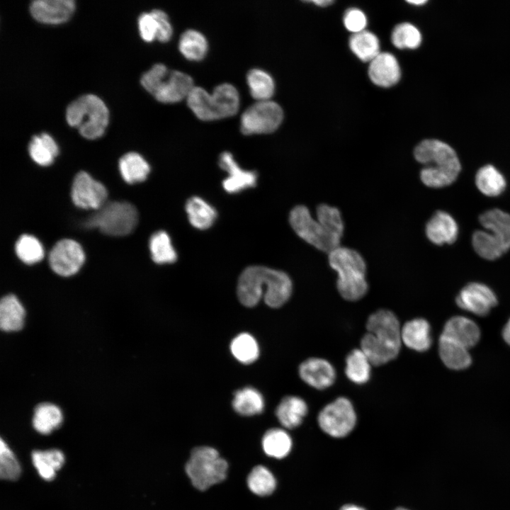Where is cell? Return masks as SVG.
Returning <instances> with one entry per match:
<instances>
[{
    "instance_id": "6da1fadb",
    "label": "cell",
    "mask_w": 510,
    "mask_h": 510,
    "mask_svg": "<svg viewBox=\"0 0 510 510\" xmlns=\"http://www.w3.org/2000/svg\"><path fill=\"white\" fill-rule=\"evenodd\" d=\"M293 283L283 271L261 266H252L241 273L237 284V297L246 307L257 305L261 297L273 308L283 306L290 298Z\"/></svg>"
},
{
    "instance_id": "7a4b0ae2",
    "label": "cell",
    "mask_w": 510,
    "mask_h": 510,
    "mask_svg": "<svg viewBox=\"0 0 510 510\" xmlns=\"http://www.w3.org/2000/svg\"><path fill=\"white\" fill-rule=\"evenodd\" d=\"M366 332L360 348L373 366H380L395 359L402 346L400 322L391 310L380 309L369 315Z\"/></svg>"
},
{
    "instance_id": "3957f363",
    "label": "cell",
    "mask_w": 510,
    "mask_h": 510,
    "mask_svg": "<svg viewBox=\"0 0 510 510\" xmlns=\"http://www.w3.org/2000/svg\"><path fill=\"white\" fill-rule=\"evenodd\" d=\"M417 162L426 165L420 172L421 181L431 188H443L453 183L461 170L455 150L438 140L428 139L414 149Z\"/></svg>"
},
{
    "instance_id": "277c9868",
    "label": "cell",
    "mask_w": 510,
    "mask_h": 510,
    "mask_svg": "<svg viewBox=\"0 0 510 510\" xmlns=\"http://www.w3.org/2000/svg\"><path fill=\"white\" fill-rule=\"evenodd\" d=\"M330 266L337 272L336 288L340 295L348 301H357L368 292L366 265L356 251L339 246L329 254Z\"/></svg>"
},
{
    "instance_id": "5b68a950",
    "label": "cell",
    "mask_w": 510,
    "mask_h": 510,
    "mask_svg": "<svg viewBox=\"0 0 510 510\" xmlns=\"http://www.w3.org/2000/svg\"><path fill=\"white\" fill-rule=\"evenodd\" d=\"M186 99L188 107L202 120L232 116L239 106L237 89L227 83L217 86L212 94L202 87L194 86Z\"/></svg>"
},
{
    "instance_id": "8992f818",
    "label": "cell",
    "mask_w": 510,
    "mask_h": 510,
    "mask_svg": "<svg viewBox=\"0 0 510 510\" xmlns=\"http://www.w3.org/2000/svg\"><path fill=\"white\" fill-rule=\"evenodd\" d=\"M142 86L157 101L176 103L187 98L194 88L193 79L178 70L169 71L161 63L155 64L141 77Z\"/></svg>"
},
{
    "instance_id": "52a82bcc",
    "label": "cell",
    "mask_w": 510,
    "mask_h": 510,
    "mask_svg": "<svg viewBox=\"0 0 510 510\" xmlns=\"http://www.w3.org/2000/svg\"><path fill=\"white\" fill-rule=\"evenodd\" d=\"M68 124L78 129L85 138L101 137L108 123V110L97 96L86 94L72 101L67 108Z\"/></svg>"
},
{
    "instance_id": "ba28073f",
    "label": "cell",
    "mask_w": 510,
    "mask_h": 510,
    "mask_svg": "<svg viewBox=\"0 0 510 510\" xmlns=\"http://www.w3.org/2000/svg\"><path fill=\"white\" fill-rule=\"evenodd\" d=\"M228 465L213 448L202 446L194 448L186 465V472L192 484L204 491L222 482L227 476Z\"/></svg>"
},
{
    "instance_id": "9c48e42d",
    "label": "cell",
    "mask_w": 510,
    "mask_h": 510,
    "mask_svg": "<svg viewBox=\"0 0 510 510\" xmlns=\"http://www.w3.org/2000/svg\"><path fill=\"white\" fill-rule=\"evenodd\" d=\"M138 213L136 208L128 202L106 203L90 216L86 226L98 228L110 236H125L131 233L137 226Z\"/></svg>"
},
{
    "instance_id": "30bf717a",
    "label": "cell",
    "mask_w": 510,
    "mask_h": 510,
    "mask_svg": "<svg viewBox=\"0 0 510 510\" xmlns=\"http://www.w3.org/2000/svg\"><path fill=\"white\" fill-rule=\"evenodd\" d=\"M356 420L354 406L346 397H339L327 404L317 416L320 429L334 438L344 437L350 434L356 426Z\"/></svg>"
},
{
    "instance_id": "8fae6325",
    "label": "cell",
    "mask_w": 510,
    "mask_h": 510,
    "mask_svg": "<svg viewBox=\"0 0 510 510\" xmlns=\"http://www.w3.org/2000/svg\"><path fill=\"white\" fill-rule=\"evenodd\" d=\"M290 224L295 232L317 249L329 254L340 246L339 239L329 234L317 220L313 219L308 208L295 206L290 212Z\"/></svg>"
},
{
    "instance_id": "7c38bea8",
    "label": "cell",
    "mask_w": 510,
    "mask_h": 510,
    "mask_svg": "<svg viewBox=\"0 0 510 510\" xmlns=\"http://www.w3.org/2000/svg\"><path fill=\"white\" fill-rule=\"evenodd\" d=\"M283 118V110L277 103L259 101L242 113L240 130L244 135L270 133L279 127Z\"/></svg>"
},
{
    "instance_id": "4fadbf2b",
    "label": "cell",
    "mask_w": 510,
    "mask_h": 510,
    "mask_svg": "<svg viewBox=\"0 0 510 510\" xmlns=\"http://www.w3.org/2000/svg\"><path fill=\"white\" fill-rule=\"evenodd\" d=\"M52 270L61 276H70L80 269L85 260L81 245L70 239L57 242L49 254Z\"/></svg>"
},
{
    "instance_id": "5bb4252c",
    "label": "cell",
    "mask_w": 510,
    "mask_h": 510,
    "mask_svg": "<svg viewBox=\"0 0 510 510\" xmlns=\"http://www.w3.org/2000/svg\"><path fill=\"white\" fill-rule=\"evenodd\" d=\"M107 196L106 187L86 172L80 171L74 177L71 197L76 206L97 210L106 203Z\"/></svg>"
},
{
    "instance_id": "9a60e30c",
    "label": "cell",
    "mask_w": 510,
    "mask_h": 510,
    "mask_svg": "<svg viewBox=\"0 0 510 510\" xmlns=\"http://www.w3.org/2000/svg\"><path fill=\"white\" fill-rule=\"evenodd\" d=\"M455 301L460 308L478 316L487 315L497 304L494 293L480 283L466 285L459 292Z\"/></svg>"
},
{
    "instance_id": "2e32d148",
    "label": "cell",
    "mask_w": 510,
    "mask_h": 510,
    "mask_svg": "<svg viewBox=\"0 0 510 510\" xmlns=\"http://www.w3.org/2000/svg\"><path fill=\"white\" fill-rule=\"evenodd\" d=\"M298 374L305 384L319 390L332 386L336 378L334 366L320 357H310L302 361L298 368Z\"/></svg>"
},
{
    "instance_id": "e0dca14e",
    "label": "cell",
    "mask_w": 510,
    "mask_h": 510,
    "mask_svg": "<svg viewBox=\"0 0 510 510\" xmlns=\"http://www.w3.org/2000/svg\"><path fill=\"white\" fill-rule=\"evenodd\" d=\"M219 165L228 174L222 181L223 188L227 193H239L256 186L258 178L256 172L242 169L230 152H225L220 154Z\"/></svg>"
},
{
    "instance_id": "ac0fdd59",
    "label": "cell",
    "mask_w": 510,
    "mask_h": 510,
    "mask_svg": "<svg viewBox=\"0 0 510 510\" xmlns=\"http://www.w3.org/2000/svg\"><path fill=\"white\" fill-rule=\"evenodd\" d=\"M72 0H35L30 6L32 16L38 21L59 24L69 19L74 11Z\"/></svg>"
},
{
    "instance_id": "d6986e66",
    "label": "cell",
    "mask_w": 510,
    "mask_h": 510,
    "mask_svg": "<svg viewBox=\"0 0 510 510\" xmlns=\"http://www.w3.org/2000/svg\"><path fill=\"white\" fill-rule=\"evenodd\" d=\"M368 75L377 86L390 87L400 80L401 71L399 63L392 54L380 52L370 62Z\"/></svg>"
},
{
    "instance_id": "ffe728a7",
    "label": "cell",
    "mask_w": 510,
    "mask_h": 510,
    "mask_svg": "<svg viewBox=\"0 0 510 510\" xmlns=\"http://www.w3.org/2000/svg\"><path fill=\"white\" fill-rule=\"evenodd\" d=\"M426 234L436 245L451 244L458 238V226L450 214L438 210L426 223Z\"/></svg>"
},
{
    "instance_id": "44dd1931",
    "label": "cell",
    "mask_w": 510,
    "mask_h": 510,
    "mask_svg": "<svg viewBox=\"0 0 510 510\" xmlns=\"http://www.w3.org/2000/svg\"><path fill=\"white\" fill-rule=\"evenodd\" d=\"M441 335L469 349L479 341L480 330L472 319L463 316H455L446 322Z\"/></svg>"
},
{
    "instance_id": "7402d4cb",
    "label": "cell",
    "mask_w": 510,
    "mask_h": 510,
    "mask_svg": "<svg viewBox=\"0 0 510 510\" xmlns=\"http://www.w3.org/2000/svg\"><path fill=\"white\" fill-rule=\"evenodd\" d=\"M402 344L418 352L429 349L432 344L431 327L423 318H414L402 325Z\"/></svg>"
},
{
    "instance_id": "603a6c76",
    "label": "cell",
    "mask_w": 510,
    "mask_h": 510,
    "mask_svg": "<svg viewBox=\"0 0 510 510\" xmlns=\"http://www.w3.org/2000/svg\"><path fill=\"white\" fill-rule=\"evenodd\" d=\"M481 225L487 230L507 251L510 249V215L499 209H492L479 217Z\"/></svg>"
},
{
    "instance_id": "cb8c5ba5",
    "label": "cell",
    "mask_w": 510,
    "mask_h": 510,
    "mask_svg": "<svg viewBox=\"0 0 510 510\" xmlns=\"http://www.w3.org/2000/svg\"><path fill=\"white\" fill-rule=\"evenodd\" d=\"M307 412L308 406L302 397L289 395L281 400L276 414L282 426L294 429L301 424Z\"/></svg>"
},
{
    "instance_id": "d4e9b609",
    "label": "cell",
    "mask_w": 510,
    "mask_h": 510,
    "mask_svg": "<svg viewBox=\"0 0 510 510\" xmlns=\"http://www.w3.org/2000/svg\"><path fill=\"white\" fill-rule=\"evenodd\" d=\"M438 353L442 362L450 369L463 370L472 362L468 348L441 334L438 340Z\"/></svg>"
},
{
    "instance_id": "484cf974",
    "label": "cell",
    "mask_w": 510,
    "mask_h": 510,
    "mask_svg": "<svg viewBox=\"0 0 510 510\" xmlns=\"http://www.w3.org/2000/svg\"><path fill=\"white\" fill-rule=\"evenodd\" d=\"M372 366L364 352L360 348H354L346 357L345 375L353 383L363 385L370 378Z\"/></svg>"
},
{
    "instance_id": "4316f807",
    "label": "cell",
    "mask_w": 510,
    "mask_h": 510,
    "mask_svg": "<svg viewBox=\"0 0 510 510\" xmlns=\"http://www.w3.org/2000/svg\"><path fill=\"white\" fill-rule=\"evenodd\" d=\"M25 310L13 295L4 297L0 302V326L3 331L20 330L24 323Z\"/></svg>"
},
{
    "instance_id": "83f0119b",
    "label": "cell",
    "mask_w": 510,
    "mask_h": 510,
    "mask_svg": "<svg viewBox=\"0 0 510 510\" xmlns=\"http://www.w3.org/2000/svg\"><path fill=\"white\" fill-rule=\"evenodd\" d=\"M186 211L190 223L199 230L210 227L217 217L215 209L198 196L191 197L187 200Z\"/></svg>"
},
{
    "instance_id": "f1b7e54d",
    "label": "cell",
    "mask_w": 510,
    "mask_h": 510,
    "mask_svg": "<svg viewBox=\"0 0 510 510\" xmlns=\"http://www.w3.org/2000/svg\"><path fill=\"white\" fill-rule=\"evenodd\" d=\"M31 458L40 476L47 481L54 479L56 471L62 467L64 462V454L58 449L34 450Z\"/></svg>"
},
{
    "instance_id": "f546056e",
    "label": "cell",
    "mask_w": 510,
    "mask_h": 510,
    "mask_svg": "<svg viewBox=\"0 0 510 510\" xmlns=\"http://www.w3.org/2000/svg\"><path fill=\"white\" fill-rule=\"evenodd\" d=\"M475 184L484 195L495 197L504 191L506 181L497 169L492 165L487 164L481 167L476 173Z\"/></svg>"
},
{
    "instance_id": "4dcf8cb0",
    "label": "cell",
    "mask_w": 510,
    "mask_h": 510,
    "mask_svg": "<svg viewBox=\"0 0 510 510\" xmlns=\"http://www.w3.org/2000/svg\"><path fill=\"white\" fill-rule=\"evenodd\" d=\"M119 169L123 179L132 184L147 178L150 167L147 161L137 152H128L119 160Z\"/></svg>"
},
{
    "instance_id": "1f68e13d",
    "label": "cell",
    "mask_w": 510,
    "mask_h": 510,
    "mask_svg": "<svg viewBox=\"0 0 510 510\" xmlns=\"http://www.w3.org/2000/svg\"><path fill=\"white\" fill-rule=\"evenodd\" d=\"M28 152L35 163L41 166H48L58 154L59 149L53 138L43 132L33 137L28 145Z\"/></svg>"
},
{
    "instance_id": "d6a6232c",
    "label": "cell",
    "mask_w": 510,
    "mask_h": 510,
    "mask_svg": "<svg viewBox=\"0 0 510 510\" xmlns=\"http://www.w3.org/2000/svg\"><path fill=\"white\" fill-rule=\"evenodd\" d=\"M62 419V413L58 407L50 403H42L35 409L33 426L40 434H49L60 426Z\"/></svg>"
},
{
    "instance_id": "836d02e7",
    "label": "cell",
    "mask_w": 510,
    "mask_h": 510,
    "mask_svg": "<svg viewBox=\"0 0 510 510\" xmlns=\"http://www.w3.org/2000/svg\"><path fill=\"white\" fill-rule=\"evenodd\" d=\"M349 47L353 53L363 62H371L380 53L378 37L365 30L351 35Z\"/></svg>"
},
{
    "instance_id": "e575fe53",
    "label": "cell",
    "mask_w": 510,
    "mask_h": 510,
    "mask_svg": "<svg viewBox=\"0 0 510 510\" xmlns=\"http://www.w3.org/2000/svg\"><path fill=\"white\" fill-rule=\"evenodd\" d=\"M232 406L234 410L244 416L261 413L264 408L261 394L253 387H244L237 390L234 395Z\"/></svg>"
},
{
    "instance_id": "d590c367",
    "label": "cell",
    "mask_w": 510,
    "mask_h": 510,
    "mask_svg": "<svg viewBox=\"0 0 510 510\" xmlns=\"http://www.w3.org/2000/svg\"><path fill=\"white\" fill-rule=\"evenodd\" d=\"M178 48L186 59L197 61L205 57L208 51V42L201 33L188 29L181 35Z\"/></svg>"
},
{
    "instance_id": "8d00e7d4",
    "label": "cell",
    "mask_w": 510,
    "mask_h": 510,
    "mask_svg": "<svg viewBox=\"0 0 510 510\" xmlns=\"http://www.w3.org/2000/svg\"><path fill=\"white\" fill-rule=\"evenodd\" d=\"M262 446L268 455L276 458H283L290 453L292 440L285 430L271 429L264 434Z\"/></svg>"
},
{
    "instance_id": "74e56055",
    "label": "cell",
    "mask_w": 510,
    "mask_h": 510,
    "mask_svg": "<svg viewBox=\"0 0 510 510\" xmlns=\"http://www.w3.org/2000/svg\"><path fill=\"white\" fill-rule=\"evenodd\" d=\"M149 247L153 261L158 264H171L177 259L170 237L165 231L154 233L149 239Z\"/></svg>"
},
{
    "instance_id": "f35d334b",
    "label": "cell",
    "mask_w": 510,
    "mask_h": 510,
    "mask_svg": "<svg viewBox=\"0 0 510 510\" xmlns=\"http://www.w3.org/2000/svg\"><path fill=\"white\" fill-rule=\"evenodd\" d=\"M251 96L259 101L270 100L273 95L275 84L271 76L260 69H252L246 75Z\"/></svg>"
},
{
    "instance_id": "ab89813d",
    "label": "cell",
    "mask_w": 510,
    "mask_h": 510,
    "mask_svg": "<svg viewBox=\"0 0 510 510\" xmlns=\"http://www.w3.org/2000/svg\"><path fill=\"white\" fill-rule=\"evenodd\" d=\"M472 244L476 253L487 260H495L506 252L487 231L476 230L472 236Z\"/></svg>"
},
{
    "instance_id": "60d3db41",
    "label": "cell",
    "mask_w": 510,
    "mask_h": 510,
    "mask_svg": "<svg viewBox=\"0 0 510 510\" xmlns=\"http://www.w3.org/2000/svg\"><path fill=\"white\" fill-rule=\"evenodd\" d=\"M248 487L259 496L271 494L276 487V480L271 472L263 465L252 469L247 478Z\"/></svg>"
},
{
    "instance_id": "b9f144b4",
    "label": "cell",
    "mask_w": 510,
    "mask_h": 510,
    "mask_svg": "<svg viewBox=\"0 0 510 510\" xmlns=\"http://www.w3.org/2000/svg\"><path fill=\"white\" fill-rule=\"evenodd\" d=\"M230 350L234 358L243 363H253L259 355L256 339L246 333L239 334L232 341Z\"/></svg>"
},
{
    "instance_id": "7bdbcfd3",
    "label": "cell",
    "mask_w": 510,
    "mask_h": 510,
    "mask_svg": "<svg viewBox=\"0 0 510 510\" xmlns=\"http://www.w3.org/2000/svg\"><path fill=\"white\" fill-rule=\"evenodd\" d=\"M18 257L26 264L40 261L44 257V249L40 241L29 234L21 235L15 245Z\"/></svg>"
},
{
    "instance_id": "ee69618b",
    "label": "cell",
    "mask_w": 510,
    "mask_h": 510,
    "mask_svg": "<svg viewBox=\"0 0 510 510\" xmlns=\"http://www.w3.org/2000/svg\"><path fill=\"white\" fill-rule=\"evenodd\" d=\"M317 217L329 234L341 240L344 232V223L341 213L336 208L321 204L317 208Z\"/></svg>"
},
{
    "instance_id": "f6af8a7d",
    "label": "cell",
    "mask_w": 510,
    "mask_h": 510,
    "mask_svg": "<svg viewBox=\"0 0 510 510\" xmlns=\"http://www.w3.org/2000/svg\"><path fill=\"white\" fill-rule=\"evenodd\" d=\"M391 40L393 45L399 49H415L421 41L419 30L409 23L398 24L392 33Z\"/></svg>"
},
{
    "instance_id": "bcb514c9",
    "label": "cell",
    "mask_w": 510,
    "mask_h": 510,
    "mask_svg": "<svg viewBox=\"0 0 510 510\" xmlns=\"http://www.w3.org/2000/svg\"><path fill=\"white\" fill-rule=\"evenodd\" d=\"M21 466L7 443L0 441V476L1 479L16 480L21 475Z\"/></svg>"
},
{
    "instance_id": "7dc6e473",
    "label": "cell",
    "mask_w": 510,
    "mask_h": 510,
    "mask_svg": "<svg viewBox=\"0 0 510 510\" xmlns=\"http://www.w3.org/2000/svg\"><path fill=\"white\" fill-rule=\"evenodd\" d=\"M344 24L346 28L353 34L361 32L367 25L366 16L358 8H349L344 16Z\"/></svg>"
},
{
    "instance_id": "c3c4849f",
    "label": "cell",
    "mask_w": 510,
    "mask_h": 510,
    "mask_svg": "<svg viewBox=\"0 0 510 510\" xmlns=\"http://www.w3.org/2000/svg\"><path fill=\"white\" fill-rule=\"evenodd\" d=\"M139 30L142 38L146 42L157 39V23L151 12L142 13L138 18Z\"/></svg>"
},
{
    "instance_id": "681fc988",
    "label": "cell",
    "mask_w": 510,
    "mask_h": 510,
    "mask_svg": "<svg viewBox=\"0 0 510 510\" xmlns=\"http://www.w3.org/2000/svg\"><path fill=\"white\" fill-rule=\"evenodd\" d=\"M157 23V39L160 42H166L170 40L173 29L166 13L159 9H154L151 11Z\"/></svg>"
},
{
    "instance_id": "f907efd6",
    "label": "cell",
    "mask_w": 510,
    "mask_h": 510,
    "mask_svg": "<svg viewBox=\"0 0 510 510\" xmlns=\"http://www.w3.org/2000/svg\"><path fill=\"white\" fill-rule=\"evenodd\" d=\"M502 336L506 343L510 346V319L502 330Z\"/></svg>"
},
{
    "instance_id": "816d5d0a",
    "label": "cell",
    "mask_w": 510,
    "mask_h": 510,
    "mask_svg": "<svg viewBox=\"0 0 510 510\" xmlns=\"http://www.w3.org/2000/svg\"><path fill=\"white\" fill-rule=\"evenodd\" d=\"M307 2H311L315 4L316 6H321V7H325L327 6H329L330 4L334 3V1L332 0H314V1H307Z\"/></svg>"
},
{
    "instance_id": "f5cc1de1",
    "label": "cell",
    "mask_w": 510,
    "mask_h": 510,
    "mask_svg": "<svg viewBox=\"0 0 510 510\" xmlns=\"http://www.w3.org/2000/svg\"><path fill=\"white\" fill-rule=\"evenodd\" d=\"M340 510H366L362 507L353 504L344 505Z\"/></svg>"
},
{
    "instance_id": "db71d44e",
    "label": "cell",
    "mask_w": 510,
    "mask_h": 510,
    "mask_svg": "<svg viewBox=\"0 0 510 510\" xmlns=\"http://www.w3.org/2000/svg\"><path fill=\"white\" fill-rule=\"evenodd\" d=\"M407 2H409L411 4H414V5H422V4H424L426 2V0H413V1H407Z\"/></svg>"
},
{
    "instance_id": "11a10c76",
    "label": "cell",
    "mask_w": 510,
    "mask_h": 510,
    "mask_svg": "<svg viewBox=\"0 0 510 510\" xmlns=\"http://www.w3.org/2000/svg\"><path fill=\"white\" fill-rule=\"evenodd\" d=\"M395 510H408V509H404V508H398V509H395Z\"/></svg>"
}]
</instances>
